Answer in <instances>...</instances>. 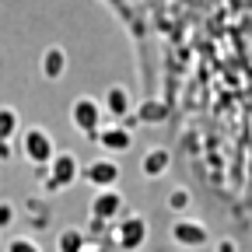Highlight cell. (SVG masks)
Returning a JSON list of instances; mask_svg holds the SVG:
<instances>
[{
  "instance_id": "6da1fadb",
  "label": "cell",
  "mask_w": 252,
  "mask_h": 252,
  "mask_svg": "<svg viewBox=\"0 0 252 252\" xmlns=\"http://www.w3.org/2000/svg\"><path fill=\"white\" fill-rule=\"evenodd\" d=\"M21 154L28 158L32 165L46 168L53 161V154H56V144H53V137L42 130V126H28V130L21 133Z\"/></svg>"
},
{
  "instance_id": "7a4b0ae2",
  "label": "cell",
  "mask_w": 252,
  "mask_h": 252,
  "mask_svg": "<svg viewBox=\"0 0 252 252\" xmlns=\"http://www.w3.org/2000/svg\"><path fill=\"white\" fill-rule=\"evenodd\" d=\"M46 168H49V172H46V189H49V193L74 186V182H77V175H81L77 158H74V154H67V151H56V154H53V161H49Z\"/></svg>"
},
{
  "instance_id": "3957f363",
  "label": "cell",
  "mask_w": 252,
  "mask_h": 252,
  "mask_svg": "<svg viewBox=\"0 0 252 252\" xmlns=\"http://www.w3.org/2000/svg\"><path fill=\"white\" fill-rule=\"evenodd\" d=\"M102 116H105L102 102L88 98V94L70 105V123H74V130H81V133H88V137H94V133L102 130Z\"/></svg>"
},
{
  "instance_id": "277c9868",
  "label": "cell",
  "mask_w": 252,
  "mask_h": 252,
  "mask_svg": "<svg viewBox=\"0 0 252 252\" xmlns=\"http://www.w3.org/2000/svg\"><path fill=\"white\" fill-rule=\"evenodd\" d=\"M116 245L123 249V252H137L144 242H147V220L140 217V214H130V217H123L119 224H116Z\"/></svg>"
},
{
  "instance_id": "5b68a950",
  "label": "cell",
  "mask_w": 252,
  "mask_h": 252,
  "mask_svg": "<svg viewBox=\"0 0 252 252\" xmlns=\"http://www.w3.org/2000/svg\"><path fill=\"white\" fill-rule=\"evenodd\" d=\"M119 165L112 161V158H94V161H88L84 168H81V179L88 182V186H94V189H112L116 182H119Z\"/></svg>"
},
{
  "instance_id": "8992f818",
  "label": "cell",
  "mask_w": 252,
  "mask_h": 252,
  "mask_svg": "<svg viewBox=\"0 0 252 252\" xmlns=\"http://www.w3.org/2000/svg\"><path fill=\"white\" fill-rule=\"evenodd\" d=\"M207 238H210L207 224H200L193 217H179L172 224V242L182 245V249H200V245H207Z\"/></svg>"
},
{
  "instance_id": "52a82bcc",
  "label": "cell",
  "mask_w": 252,
  "mask_h": 252,
  "mask_svg": "<svg viewBox=\"0 0 252 252\" xmlns=\"http://www.w3.org/2000/svg\"><path fill=\"white\" fill-rule=\"evenodd\" d=\"M94 144L102 151H109V154H123V151L133 147V133H130V126L112 123V126H102V130L94 133Z\"/></svg>"
},
{
  "instance_id": "ba28073f",
  "label": "cell",
  "mask_w": 252,
  "mask_h": 252,
  "mask_svg": "<svg viewBox=\"0 0 252 252\" xmlns=\"http://www.w3.org/2000/svg\"><path fill=\"white\" fill-rule=\"evenodd\" d=\"M123 214V193L112 186V189H98V193L91 196V217L98 220H116Z\"/></svg>"
},
{
  "instance_id": "9c48e42d",
  "label": "cell",
  "mask_w": 252,
  "mask_h": 252,
  "mask_svg": "<svg viewBox=\"0 0 252 252\" xmlns=\"http://www.w3.org/2000/svg\"><path fill=\"white\" fill-rule=\"evenodd\" d=\"M102 109H105L112 119H126V116H130V94H126L123 84H109L105 98H102Z\"/></svg>"
},
{
  "instance_id": "30bf717a",
  "label": "cell",
  "mask_w": 252,
  "mask_h": 252,
  "mask_svg": "<svg viewBox=\"0 0 252 252\" xmlns=\"http://www.w3.org/2000/svg\"><path fill=\"white\" fill-rule=\"evenodd\" d=\"M168 151L165 147H151L147 154H144V161H140V172L147 175V179H158V175H165L168 172Z\"/></svg>"
},
{
  "instance_id": "8fae6325",
  "label": "cell",
  "mask_w": 252,
  "mask_h": 252,
  "mask_svg": "<svg viewBox=\"0 0 252 252\" xmlns=\"http://www.w3.org/2000/svg\"><path fill=\"white\" fill-rule=\"evenodd\" d=\"M42 77H49V81H56V77H63V70H67V53H63L60 46H49L46 53H42Z\"/></svg>"
},
{
  "instance_id": "7c38bea8",
  "label": "cell",
  "mask_w": 252,
  "mask_h": 252,
  "mask_svg": "<svg viewBox=\"0 0 252 252\" xmlns=\"http://www.w3.org/2000/svg\"><path fill=\"white\" fill-rule=\"evenodd\" d=\"M21 130V119H18V109L11 105H0V140H14Z\"/></svg>"
},
{
  "instance_id": "4fadbf2b",
  "label": "cell",
  "mask_w": 252,
  "mask_h": 252,
  "mask_svg": "<svg viewBox=\"0 0 252 252\" xmlns=\"http://www.w3.org/2000/svg\"><path fill=\"white\" fill-rule=\"evenodd\" d=\"M84 245H88V235L81 228H67L60 235V252H84Z\"/></svg>"
},
{
  "instance_id": "5bb4252c",
  "label": "cell",
  "mask_w": 252,
  "mask_h": 252,
  "mask_svg": "<svg viewBox=\"0 0 252 252\" xmlns=\"http://www.w3.org/2000/svg\"><path fill=\"white\" fill-rule=\"evenodd\" d=\"M140 119H144V123H161V119H165L161 102H144V105H140Z\"/></svg>"
},
{
  "instance_id": "9a60e30c",
  "label": "cell",
  "mask_w": 252,
  "mask_h": 252,
  "mask_svg": "<svg viewBox=\"0 0 252 252\" xmlns=\"http://www.w3.org/2000/svg\"><path fill=\"white\" fill-rule=\"evenodd\" d=\"M189 207V189H172V193H168V210H175V214H182Z\"/></svg>"
},
{
  "instance_id": "2e32d148",
  "label": "cell",
  "mask_w": 252,
  "mask_h": 252,
  "mask_svg": "<svg viewBox=\"0 0 252 252\" xmlns=\"http://www.w3.org/2000/svg\"><path fill=\"white\" fill-rule=\"evenodd\" d=\"M7 252H42V249H39V242H32V238L18 235V238L7 242Z\"/></svg>"
},
{
  "instance_id": "e0dca14e",
  "label": "cell",
  "mask_w": 252,
  "mask_h": 252,
  "mask_svg": "<svg viewBox=\"0 0 252 252\" xmlns=\"http://www.w3.org/2000/svg\"><path fill=\"white\" fill-rule=\"evenodd\" d=\"M11 220H14V207H11V203H4V200H0V231H4V228L11 224Z\"/></svg>"
},
{
  "instance_id": "ac0fdd59",
  "label": "cell",
  "mask_w": 252,
  "mask_h": 252,
  "mask_svg": "<svg viewBox=\"0 0 252 252\" xmlns=\"http://www.w3.org/2000/svg\"><path fill=\"white\" fill-rule=\"evenodd\" d=\"M217 252H238V245L231 238H224V242H217Z\"/></svg>"
},
{
  "instance_id": "d6986e66",
  "label": "cell",
  "mask_w": 252,
  "mask_h": 252,
  "mask_svg": "<svg viewBox=\"0 0 252 252\" xmlns=\"http://www.w3.org/2000/svg\"><path fill=\"white\" fill-rule=\"evenodd\" d=\"M14 151H11V140H0V161H7Z\"/></svg>"
}]
</instances>
